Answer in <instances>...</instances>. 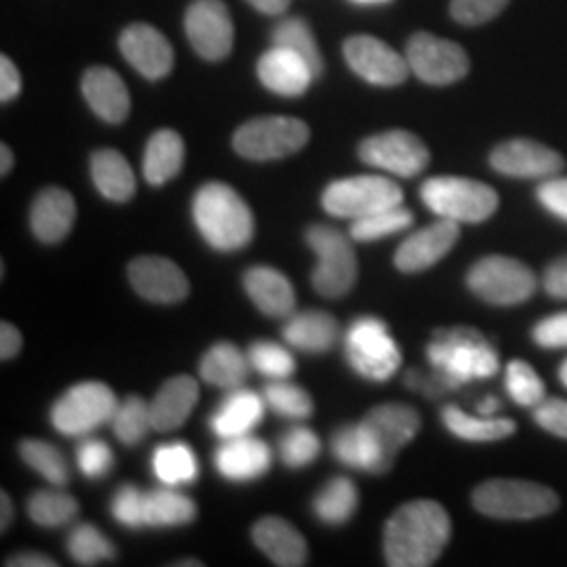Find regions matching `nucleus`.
<instances>
[{"mask_svg":"<svg viewBox=\"0 0 567 567\" xmlns=\"http://www.w3.org/2000/svg\"><path fill=\"white\" fill-rule=\"evenodd\" d=\"M473 507L494 519H538L557 511L559 498L547 486L526 480H489L475 487Z\"/></svg>","mask_w":567,"mask_h":567,"instance_id":"obj_5","label":"nucleus"},{"mask_svg":"<svg viewBox=\"0 0 567 567\" xmlns=\"http://www.w3.org/2000/svg\"><path fill=\"white\" fill-rule=\"evenodd\" d=\"M21 332L13 324L9 322H2L0 326V358L7 362V360H13L21 351Z\"/></svg>","mask_w":567,"mask_h":567,"instance_id":"obj_56","label":"nucleus"},{"mask_svg":"<svg viewBox=\"0 0 567 567\" xmlns=\"http://www.w3.org/2000/svg\"><path fill=\"white\" fill-rule=\"evenodd\" d=\"M534 419L538 426L548 433L567 440V402L566 400H543L534 408Z\"/></svg>","mask_w":567,"mask_h":567,"instance_id":"obj_51","label":"nucleus"},{"mask_svg":"<svg viewBox=\"0 0 567 567\" xmlns=\"http://www.w3.org/2000/svg\"><path fill=\"white\" fill-rule=\"evenodd\" d=\"M91 177L103 198L126 203L135 196L137 182L131 164L118 150H100L91 156Z\"/></svg>","mask_w":567,"mask_h":567,"instance_id":"obj_32","label":"nucleus"},{"mask_svg":"<svg viewBox=\"0 0 567 567\" xmlns=\"http://www.w3.org/2000/svg\"><path fill=\"white\" fill-rule=\"evenodd\" d=\"M68 550L70 557L81 566H95L116 557V547L103 536L102 529L91 524H81L70 532Z\"/></svg>","mask_w":567,"mask_h":567,"instance_id":"obj_42","label":"nucleus"},{"mask_svg":"<svg viewBox=\"0 0 567 567\" xmlns=\"http://www.w3.org/2000/svg\"><path fill=\"white\" fill-rule=\"evenodd\" d=\"M28 513L39 526L60 527L70 524L79 515V503L68 492L41 489L30 496Z\"/></svg>","mask_w":567,"mask_h":567,"instance_id":"obj_39","label":"nucleus"},{"mask_svg":"<svg viewBox=\"0 0 567 567\" xmlns=\"http://www.w3.org/2000/svg\"><path fill=\"white\" fill-rule=\"evenodd\" d=\"M128 280L137 290V295L147 299L150 303H179L189 292V282L182 267L166 257L156 255L137 257L128 265Z\"/></svg>","mask_w":567,"mask_h":567,"instance_id":"obj_17","label":"nucleus"},{"mask_svg":"<svg viewBox=\"0 0 567 567\" xmlns=\"http://www.w3.org/2000/svg\"><path fill=\"white\" fill-rule=\"evenodd\" d=\"M309 142V126L290 116H264L243 124L234 135V150L248 161L267 163L297 154Z\"/></svg>","mask_w":567,"mask_h":567,"instance_id":"obj_9","label":"nucleus"},{"mask_svg":"<svg viewBox=\"0 0 567 567\" xmlns=\"http://www.w3.org/2000/svg\"><path fill=\"white\" fill-rule=\"evenodd\" d=\"M421 198L440 219L456 224L487 221L501 203L489 185L465 177H433L423 183Z\"/></svg>","mask_w":567,"mask_h":567,"instance_id":"obj_4","label":"nucleus"},{"mask_svg":"<svg viewBox=\"0 0 567 567\" xmlns=\"http://www.w3.org/2000/svg\"><path fill=\"white\" fill-rule=\"evenodd\" d=\"M442 421L452 435L465 442H498L513 435L517 425L511 419H496V416H471L458 405H447L442 412Z\"/></svg>","mask_w":567,"mask_h":567,"instance_id":"obj_34","label":"nucleus"},{"mask_svg":"<svg viewBox=\"0 0 567 567\" xmlns=\"http://www.w3.org/2000/svg\"><path fill=\"white\" fill-rule=\"evenodd\" d=\"M305 238L318 257L311 274L313 288L326 299L344 297L358 280V257L351 240L328 225H311Z\"/></svg>","mask_w":567,"mask_h":567,"instance_id":"obj_6","label":"nucleus"},{"mask_svg":"<svg viewBox=\"0 0 567 567\" xmlns=\"http://www.w3.org/2000/svg\"><path fill=\"white\" fill-rule=\"evenodd\" d=\"M215 466L229 482H252L269 471L271 447L250 435L225 440L215 454Z\"/></svg>","mask_w":567,"mask_h":567,"instance_id":"obj_23","label":"nucleus"},{"mask_svg":"<svg viewBox=\"0 0 567 567\" xmlns=\"http://www.w3.org/2000/svg\"><path fill=\"white\" fill-rule=\"evenodd\" d=\"M76 463L82 475L89 480H100L114 466V452L102 440H82L76 450Z\"/></svg>","mask_w":567,"mask_h":567,"instance_id":"obj_49","label":"nucleus"},{"mask_svg":"<svg viewBox=\"0 0 567 567\" xmlns=\"http://www.w3.org/2000/svg\"><path fill=\"white\" fill-rule=\"evenodd\" d=\"M466 286L486 303L515 307L536 292V276L513 257L489 255L468 269Z\"/></svg>","mask_w":567,"mask_h":567,"instance_id":"obj_8","label":"nucleus"},{"mask_svg":"<svg viewBox=\"0 0 567 567\" xmlns=\"http://www.w3.org/2000/svg\"><path fill=\"white\" fill-rule=\"evenodd\" d=\"M118 408L114 391L103 383H81L68 389L51 410V423L68 437H82L105 423Z\"/></svg>","mask_w":567,"mask_h":567,"instance_id":"obj_11","label":"nucleus"},{"mask_svg":"<svg viewBox=\"0 0 567 567\" xmlns=\"http://www.w3.org/2000/svg\"><path fill=\"white\" fill-rule=\"evenodd\" d=\"M452 534L446 508L433 501H412L398 508L383 534V550L391 567L433 566Z\"/></svg>","mask_w":567,"mask_h":567,"instance_id":"obj_1","label":"nucleus"},{"mask_svg":"<svg viewBox=\"0 0 567 567\" xmlns=\"http://www.w3.org/2000/svg\"><path fill=\"white\" fill-rule=\"evenodd\" d=\"M405 60L416 79L435 86H446L465 79L471 65L461 44L429 32H419L408 41Z\"/></svg>","mask_w":567,"mask_h":567,"instance_id":"obj_12","label":"nucleus"},{"mask_svg":"<svg viewBox=\"0 0 567 567\" xmlns=\"http://www.w3.org/2000/svg\"><path fill=\"white\" fill-rule=\"evenodd\" d=\"M21 91L20 70L7 55L0 58V102H13Z\"/></svg>","mask_w":567,"mask_h":567,"instance_id":"obj_54","label":"nucleus"},{"mask_svg":"<svg viewBox=\"0 0 567 567\" xmlns=\"http://www.w3.org/2000/svg\"><path fill=\"white\" fill-rule=\"evenodd\" d=\"M244 290L250 301L269 318H290L295 313L297 295L290 280L274 267H250L244 274Z\"/></svg>","mask_w":567,"mask_h":567,"instance_id":"obj_26","label":"nucleus"},{"mask_svg":"<svg viewBox=\"0 0 567 567\" xmlns=\"http://www.w3.org/2000/svg\"><path fill=\"white\" fill-rule=\"evenodd\" d=\"M248 355H244L243 351L234 343L213 344L206 353H204L203 362H200V377L208 385L219 386V389H238L243 386L246 377H248Z\"/></svg>","mask_w":567,"mask_h":567,"instance_id":"obj_33","label":"nucleus"},{"mask_svg":"<svg viewBox=\"0 0 567 567\" xmlns=\"http://www.w3.org/2000/svg\"><path fill=\"white\" fill-rule=\"evenodd\" d=\"M344 355L349 365L368 381H389L402 365L400 347L379 318H360L344 334Z\"/></svg>","mask_w":567,"mask_h":567,"instance_id":"obj_7","label":"nucleus"},{"mask_svg":"<svg viewBox=\"0 0 567 567\" xmlns=\"http://www.w3.org/2000/svg\"><path fill=\"white\" fill-rule=\"evenodd\" d=\"M426 358L446 386L484 381L498 372L494 344L482 332L466 326L435 332L426 347Z\"/></svg>","mask_w":567,"mask_h":567,"instance_id":"obj_3","label":"nucleus"},{"mask_svg":"<svg viewBox=\"0 0 567 567\" xmlns=\"http://www.w3.org/2000/svg\"><path fill=\"white\" fill-rule=\"evenodd\" d=\"M196 503L173 487L152 489L145 498V522L147 527L187 526L196 519Z\"/></svg>","mask_w":567,"mask_h":567,"instance_id":"obj_35","label":"nucleus"},{"mask_svg":"<svg viewBox=\"0 0 567 567\" xmlns=\"http://www.w3.org/2000/svg\"><path fill=\"white\" fill-rule=\"evenodd\" d=\"M402 200L404 194L400 185L379 175L339 179L330 183L322 194V206L328 215L351 221L398 206Z\"/></svg>","mask_w":567,"mask_h":567,"instance_id":"obj_10","label":"nucleus"},{"mask_svg":"<svg viewBox=\"0 0 567 567\" xmlns=\"http://www.w3.org/2000/svg\"><path fill=\"white\" fill-rule=\"evenodd\" d=\"M536 196L550 215L567 221V177L557 175V177L545 179L540 183Z\"/></svg>","mask_w":567,"mask_h":567,"instance_id":"obj_53","label":"nucleus"},{"mask_svg":"<svg viewBox=\"0 0 567 567\" xmlns=\"http://www.w3.org/2000/svg\"><path fill=\"white\" fill-rule=\"evenodd\" d=\"M82 95L89 107L110 124L126 121L131 112V95L121 76L103 65L89 68L82 76Z\"/></svg>","mask_w":567,"mask_h":567,"instance_id":"obj_22","label":"nucleus"},{"mask_svg":"<svg viewBox=\"0 0 567 567\" xmlns=\"http://www.w3.org/2000/svg\"><path fill=\"white\" fill-rule=\"evenodd\" d=\"M248 362L257 372H261L264 377L274 379V381L288 379L297 370V362H295L292 353L282 344L274 343V341H257V343L250 344Z\"/></svg>","mask_w":567,"mask_h":567,"instance_id":"obj_46","label":"nucleus"},{"mask_svg":"<svg viewBox=\"0 0 567 567\" xmlns=\"http://www.w3.org/2000/svg\"><path fill=\"white\" fill-rule=\"evenodd\" d=\"M505 385H507L511 400L524 408H536L543 400H547L543 379L538 377V372L532 365L522 360H513L507 365Z\"/></svg>","mask_w":567,"mask_h":567,"instance_id":"obj_45","label":"nucleus"},{"mask_svg":"<svg viewBox=\"0 0 567 567\" xmlns=\"http://www.w3.org/2000/svg\"><path fill=\"white\" fill-rule=\"evenodd\" d=\"M360 505L358 487L349 477H334L313 498V513L326 526H343Z\"/></svg>","mask_w":567,"mask_h":567,"instance_id":"obj_36","label":"nucleus"},{"mask_svg":"<svg viewBox=\"0 0 567 567\" xmlns=\"http://www.w3.org/2000/svg\"><path fill=\"white\" fill-rule=\"evenodd\" d=\"M185 145L182 135L163 128L156 131L145 145L143 156V177L150 185H164L182 173Z\"/></svg>","mask_w":567,"mask_h":567,"instance_id":"obj_31","label":"nucleus"},{"mask_svg":"<svg viewBox=\"0 0 567 567\" xmlns=\"http://www.w3.org/2000/svg\"><path fill=\"white\" fill-rule=\"evenodd\" d=\"M501 408V402L496 398H486L482 404L477 405V412L482 416H494V412Z\"/></svg>","mask_w":567,"mask_h":567,"instance_id":"obj_61","label":"nucleus"},{"mask_svg":"<svg viewBox=\"0 0 567 567\" xmlns=\"http://www.w3.org/2000/svg\"><path fill=\"white\" fill-rule=\"evenodd\" d=\"M112 429L122 444H126V446L140 444L147 435V431L152 429L150 404H145L137 395L126 398L122 404H118L114 416H112Z\"/></svg>","mask_w":567,"mask_h":567,"instance_id":"obj_44","label":"nucleus"},{"mask_svg":"<svg viewBox=\"0 0 567 567\" xmlns=\"http://www.w3.org/2000/svg\"><path fill=\"white\" fill-rule=\"evenodd\" d=\"M152 468L164 486H189L198 480V458L185 442H171L154 450Z\"/></svg>","mask_w":567,"mask_h":567,"instance_id":"obj_37","label":"nucleus"},{"mask_svg":"<svg viewBox=\"0 0 567 567\" xmlns=\"http://www.w3.org/2000/svg\"><path fill=\"white\" fill-rule=\"evenodd\" d=\"M344 60L349 68L374 86H398L412 72L405 55L370 34H355L344 41Z\"/></svg>","mask_w":567,"mask_h":567,"instance_id":"obj_15","label":"nucleus"},{"mask_svg":"<svg viewBox=\"0 0 567 567\" xmlns=\"http://www.w3.org/2000/svg\"><path fill=\"white\" fill-rule=\"evenodd\" d=\"M192 215L204 240L215 250L234 252L252 240L255 217L243 196L225 183H206L192 204Z\"/></svg>","mask_w":567,"mask_h":567,"instance_id":"obj_2","label":"nucleus"},{"mask_svg":"<svg viewBox=\"0 0 567 567\" xmlns=\"http://www.w3.org/2000/svg\"><path fill=\"white\" fill-rule=\"evenodd\" d=\"M198 395H200V389L194 381V377L179 374L166 381L150 404L152 429L168 433L183 426V423L189 419L192 410L198 404Z\"/></svg>","mask_w":567,"mask_h":567,"instance_id":"obj_28","label":"nucleus"},{"mask_svg":"<svg viewBox=\"0 0 567 567\" xmlns=\"http://www.w3.org/2000/svg\"><path fill=\"white\" fill-rule=\"evenodd\" d=\"M20 454L23 463L32 466L51 486L61 487L70 482V466L53 444L41 440H23Z\"/></svg>","mask_w":567,"mask_h":567,"instance_id":"obj_40","label":"nucleus"},{"mask_svg":"<svg viewBox=\"0 0 567 567\" xmlns=\"http://www.w3.org/2000/svg\"><path fill=\"white\" fill-rule=\"evenodd\" d=\"M76 221V203L70 192L47 187L37 196L30 210V227L44 244H58L72 231Z\"/></svg>","mask_w":567,"mask_h":567,"instance_id":"obj_25","label":"nucleus"},{"mask_svg":"<svg viewBox=\"0 0 567 567\" xmlns=\"http://www.w3.org/2000/svg\"><path fill=\"white\" fill-rule=\"evenodd\" d=\"M360 158L368 166H374L408 179L425 171L431 161V154L425 143L421 142L414 133L386 131L362 142Z\"/></svg>","mask_w":567,"mask_h":567,"instance_id":"obj_13","label":"nucleus"},{"mask_svg":"<svg viewBox=\"0 0 567 567\" xmlns=\"http://www.w3.org/2000/svg\"><path fill=\"white\" fill-rule=\"evenodd\" d=\"M122 58L150 81H161L173 70V47L163 32L147 23H133L121 34Z\"/></svg>","mask_w":567,"mask_h":567,"instance_id":"obj_19","label":"nucleus"},{"mask_svg":"<svg viewBox=\"0 0 567 567\" xmlns=\"http://www.w3.org/2000/svg\"><path fill=\"white\" fill-rule=\"evenodd\" d=\"M545 288L555 299L567 301V257L557 259L545 274Z\"/></svg>","mask_w":567,"mask_h":567,"instance_id":"obj_55","label":"nucleus"},{"mask_svg":"<svg viewBox=\"0 0 567 567\" xmlns=\"http://www.w3.org/2000/svg\"><path fill=\"white\" fill-rule=\"evenodd\" d=\"M145 498L147 492H143L137 486H121L116 489L114 498H112V517L124 527L131 529H140L147 527L145 522Z\"/></svg>","mask_w":567,"mask_h":567,"instance_id":"obj_48","label":"nucleus"},{"mask_svg":"<svg viewBox=\"0 0 567 567\" xmlns=\"http://www.w3.org/2000/svg\"><path fill=\"white\" fill-rule=\"evenodd\" d=\"M257 76L265 89L282 97L303 95L309 84L318 79L301 55L278 44H274L257 63Z\"/></svg>","mask_w":567,"mask_h":567,"instance_id":"obj_20","label":"nucleus"},{"mask_svg":"<svg viewBox=\"0 0 567 567\" xmlns=\"http://www.w3.org/2000/svg\"><path fill=\"white\" fill-rule=\"evenodd\" d=\"M532 337L545 349H567V311L540 320L534 326Z\"/></svg>","mask_w":567,"mask_h":567,"instance_id":"obj_52","label":"nucleus"},{"mask_svg":"<svg viewBox=\"0 0 567 567\" xmlns=\"http://www.w3.org/2000/svg\"><path fill=\"white\" fill-rule=\"evenodd\" d=\"M7 567H58V561L42 553H21L4 561Z\"/></svg>","mask_w":567,"mask_h":567,"instance_id":"obj_57","label":"nucleus"},{"mask_svg":"<svg viewBox=\"0 0 567 567\" xmlns=\"http://www.w3.org/2000/svg\"><path fill=\"white\" fill-rule=\"evenodd\" d=\"M559 381L567 389V360H564V364L559 365Z\"/></svg>","mask_w":567,"mask_h":567,"instance_id":"obj_62","label":"nucleus"},{"mask_svg":"<svg viewBox=\"0 0 567 567\" xmlns=\"http://www.w3.org/2000/svg\"><path fill=\"white\" fill-rule=\"evenodd\" d=\"M489 164L496 173L515 179H550L564 171L559 152L532 140H508L492 150Z\"/></svg>","mask_w":567,"mask_h":567,"instance_id":"obj_16","label":"nucleus"},{"mask_svg":"<svg viewBox=\"0 0 567 567\" xmlns=\"http://www.w3.org/2000/svg\"><path fill=\"white\" fill-rule=\"evenodd\" d=\"M358 4H379V2H386V0H353Z\"/></svg>","mask_w":567,"mask_h":567,"instance_id":"obj_63","label":"nucleus"},{"mask_svg":"<svg viewBox=\"0 0 567 567\" xmlns=\"http://www.w3.org/2000/svg\"><path fill=\"white\" fill-rule=\"evenodd\" d=\"M282 334L299 351L324 353L339 339V322L326 311H301L288 318Z\"/></svg>","mask_w":567,"mask_h":567,"instance_id":"obj_30","label":"nucleus"},{"mask_svg":"<svg viewBox=\"0 0 567 567\" xmlns=\"http://www.w3.org/2000/svg\"><path fill=\"white\" fill-rule=\"evenodd\" d=\"M458 225L461 224L450 219H440L419 229L400 244L393 264L402 274H421L429 267L440 264L461 236Z\"/></svg>","mask_w":567,"mask_h":567,"instance_id":"obj_18","label":"nucleus"},{"mask_svg":"<svg viewBox=\"0 0 567 567\" xmlns=\"http://www.w3.org/2000/svg\"><path fill=\"white\" fill-rule=\"evenodd\" d=\"M507 4L508 0H452L450 13L463 25H482L498 18Z\"/></svg>","mask_w":567,"mask_h":567,"instance_id":"obj_50","label":"nucleus"},{"mask_svg":"<svg viewBox=\"0 0 567 567\" xmlns=\"http://www.w3.org/2000/svg\"><path fill=\"white\" fill-rule=\"evenodd\" d=\"M414 224L412 210H408L402 204L391 206L385 210L372 213L362 219H355L351 224V238L358 243H377L383 240L386 236L400 234Z\"/></svg>","mask_w":567,"mask_h":567,"instance_id":"obj_38","label":"nucleus"},{"mask_svg":"<svg viewBox=\"0 0 567 567\" xmlns=\"http://www.w3.org/2000/svg\"><path fill=\"white\" fill-rule=\"evenodd\" d=\"M265 398L250 389H231L215 414L210 416V429L219 440H234L248 435L261 423L265 414Z\"/></svg>","mask_w":567,"mask_h":567,"instance_id":"obj_27","label":"nucleus"},{"mask_svg":"<svg viewBox=\"0 0 567 567\" xmlns=\"http://www.w3.org/2000/svg\"><path fill=\"white\" fill-rule=\"evenodd\" d=\"M322 450L320 437L309 426H290L280 440V458L290 468L311 465Z\"/></svg>","mask_w":567,"mask_h":567,"instance_id":"obj_47","label":"nucleus"},{"mask_svg":"<svg viewBox=\"0 0 567 567\" xmlns=\"http://www.w3.org/2000/svg\"><path fill=\"white\" fill-rule=\"evenodd\" d=\"M11 166H13V152L2 143L0 145V173L7 175L11 171Z\"/></svg>","mask_w":567,"mask_h":567,"instance_id":"obj_60","label":"nucleus"},{"mask_svg":"<svg viewBox=\"0 0 567 567\" xmlns=\"http://www.w3.org/2000/svg\"><path fill=\"white\" fill-rule=\"evenodd\" d=\"M265 404L276 414L292 421H305L313 414V400L303 386L286 383V379L274 381L264 389Z\"/></svg>","mask_w":567,"mask_h":567,"instance_id":"obj_43","label":"nucleus"},{"mask_svg":"<svg viewBox=\"0 0 567 567\" xmlns=\"http://www.w3.org/2000/svg\"><path fill=\"white\" fill-rule=\"evenodd\" d=\"M0 503H2V519H0V527H2V532L7 529V527L11 526V522H13V503L9 501V496H7V492H2L0 494Z\"/></svg>","mask_w":567,"mask_h":567,"instance_id":"obj_59","label":"nucleus"},{"mask_svg":"<svg viewBox=\"0 0 567 567\" xmlns=\"http://www.w3.org/2000/svg\"><path fill=\"white\" fill-rule=\"evenodd\" d=\"M274 44L286 47L290 51H295L297 55H301L311 70L316 72V76L322 74L324 70V60L320 53V47L311 34V28L307 25V21L301 18H290L278 23V28L274 30Z\"/></svg>","mask_w":567,"mask_h":567,"instance_id":"obj_41","label":"nucleus"},{"mask_svg":"<svg viewBox=\"0 0 567 567\" xmlns=\"http://www.w3.org/2000/svg\"><path fill=\"white\" fill-rule=\"evenodd\" d=\"M252 540L276 566L299 567L307 561L301 532L280 517H264L252 527Z\"/></svg>","mask_w":567,"mask_h":567,"instance_id":"obj_29","label":"nucleus"},{"mask_svg":"<svg viewBox=\"0 0 567 567\" xmlns=\"http://www.w3.org/2000/svg\"><path fill=\"white\" fill-rule=\"evenodd\" d=\"M185 34L204 60H225L234 47L229 9L221 0H194L185 13Z\"/></svg>","mask_w":567,"mask_h":567,"instance_id":"obj_14","label":"nucleus"},{"mask_svg":"<svg viewBox=\"0 0 567 567\" xmlns=\"http://www.w3.org/2000/svg\"><path fill=\"white\" fill-rule=\"evenodd\" d=\"M368 429L383 447L386 463L393 466L402 447L408 446L421 431V416L405 404H383L372 408L364 416Z\"/></svg>","mask_w":567,"mask_h":567,"instance_id":"obj_21","label":"nucleus"},{"mask_svg":"<svg viewBox=\"0 0 567 567\" xmlns=\"http://www.w3.org/2000/svg\"><path fill=\"white\" fill-rule=\"evenodd\" d=\"M248 2L265 16H282L284 11L290 7V0H248Z\"/></svg>","mask_w":567,"mask_h":567,"instance_id":"obj_58","label":"nucleus"},{"mask_svg":"<svg viewBox=\"0 0 567 567\" xmlns=\"http://www.w3.org/2000/svg\"><path fill=\"white\" fill-rule=\"evenodd\" d=\"M332 454L349 468L365 471L372 475H385L391 471L383 447L364 421L358 425H344L332 435Z\"/></svg>","mask_w":567,"mask_h":567,"instance_id":"obj_24","label":"nucleus"}]
</instances>
